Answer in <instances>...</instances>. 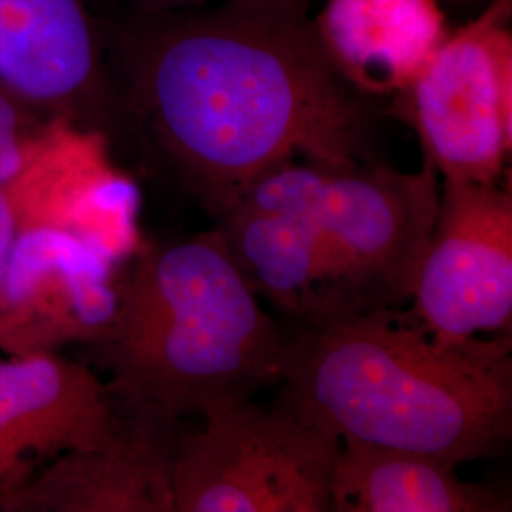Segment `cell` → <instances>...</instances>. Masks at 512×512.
<instances>
[{"instance_id":"obj_1","label":"cell","mask_w":512,"mask_h":512,"mask_svg":"<svg viewBox=\"0 0 512 512\" xmlns=\"http://www.w3.org/2000/svg\"><path fill=\"white\" fill-rule=\"evenodd\" d=\"M129 16L114 38L129 103L211 215L277 165L376 162L374 101L332 67L310 10L219 2Z\"/></svg>"},{"instance_id":"obj_17","label":"cell","mask_w":512,"mask_h":512,"mask_svg":"<svg viewBox=\"0 0 512 512\" xmlns=\"http://www.w3.org/2000/svg\"><path fill=\"white\" fill-rule=\"evenodd\" d=\"M19 234L18 207L8 183L0 184V283Z\"/></svg>"},{"instance_id":"obj_11","label":"cell","mask_w":512,"mask_h":512,"mask_svg":"<svg viewBox=\"0 0 512 512\" xmlns=\"http://www.w3.org/2000/svg\"><path fill=\"white\" fill-rule=\"evenodd\" d=\"M128 414L105 444L67 452L6 490L0 509L175 512L171 465L181 435L175 429L179 423L131 408Z\"/></svg>"},{"instance_id":"obj_6","label":"cell","mask_w":512,"mask_h":512,"mask_svg":"<svg viewBox=\"0 0 512 512\" xmlns=\"http://www.w3.org/2000/svg\"><path fill=\"white\" fill-rule=\"evenodd\" d=\"M391 101L442 181L501 183L512 147V0H490Z\"/></svg>"},{"instance_id":"obj_2","label":"cell","mask_w":512,"mask_h":512,"mask_svg":"<svg viewBox=\"0 0 512 512\" xmlns=\"http://www.w3.org/2000/svg\"><path fill=\"white\" fill-rule=\"evenodd\" d=\"M277 385V404L338 440L456 465L511 442V338L440 342L401 310L300 325Z\"/></svg>"},{"instance_id":"obj_15","label":"cell","mask_w":512,"mask_h":512,"mask_svg":"<svg viewBox=\"0 0 512 512\" xmlns=\"http://www.w3.org/2000/svg\"><path fill=\"white\" fill-rule=\"evenodd\" d=\"M27 103L0 88V184L16 177L35 154L46 124L29 118Z\"/></svg>"},{"instance_id":"obj_13","label":"cell","mask_w":512,"mask_h":512,"mask_svg":"<svg viewBox=\"0 0 512 512\" xmlns=\"http://www.w3.org/2000/svg\"><path fill=\"white\" fill-rule=\"evenodd\" d=\"M311 25L332 67L370 101L406 90L450 33L440 0H323Z\"/></svg>"},{"instance_id":"obj_14","label":"cell","mask_w":512,"mask_h":512,"mask_svg":"<svg viewBox=\"0 0 512 512\" xmlns=\"http://www.w3.org/2000/svg\"><path fill=\"white\" fill-rule=\"evenodd\" d=\"M456 463L340 440L332 465L329 512H503L509 499L459 478Z\"/></svg>"},{"instance_id":"obj_5","label":"cell","mask_w":512,"mask_h":512,"mask_svg":"<svg viewBox=\"0 0 512 512\" xmlns=\"http://www.w3.org/2000/svg\"><path fill=\"white\" fill-rule=\"evenodd\" d=\"M202 420L175 444V512H329L336 437L281 404L251 399Z\"/></svg>"},{"instance_id":"obj_4","label":"cell","mask_w":512,"mask_h":512,"mask_svg":"<svg viewBox=\"0 0 512 512\" xmlns=\"http://www.w3.org/2000/svg\"><path fill=\"white\" fill-rule=\"evenodd\" d=\"M319 255L315 323L372 311H399L412 300L439 211L437 171H397L378 162H289ZM313 325V323H311Z\"/></svg>"},{"instance_id":"obj_9","label":"cell","mask_w":512,"mask_h":512,"mask_svg":"<svg viewBox=\"0 0 512 512\" xmlns=\"http://www.w3.org/2000/svg\"><path fill=\"white\" fill-rule=\"evenodd\" d=\"M118 268L65 230H19L0 283V349L14 357L92 344L116 311Z\"/></svg>"},{"instance_id":"obj_8","label":"cell","mask_w":512,"mask_h":512,"mask_svg":"<svg viewBox=\"0 0 512 512\" xmlns=\"http://www.w3.org/2000/svg\"><path fill=\"white\" fill-rule=\"evenodd\" d=\"M6 183L19 230H65L116 266L145 247L139 186L114 164L107 137L95 126L52 116L31 160Z\"/></svg>"},{"instance_id":"obj_18","label":"cell","mask_w":512,"mask_h":512,"mask_svg":"<svg viewBox=\"0 0 512 512\" xmlns=\"http://www.w3.org/2000/svg\"><path fill=\"white\" fill-rule=\"evenodd\" d=\"M446 8L450 6V8H456V10H480L486 2H490V0H440Z\"/></svg>"},{"instance_id":"obj_12","label":"cell","mask_w":512,"mask_h":512,"mask_svg":"<svg viewBox=\"0 0 512 512\" xmlns=\"http://www.w3.org/2000/svg\"><path fill=\"white\" fill-rule=\"evenodd\" d=\"M0 88L54 116H92L107 88L84 0H0Z\"/></svg>"},{"instance_id":"obj_10","label":"cell","mask_w":512,"mask_h":512,"mask_svg":"<svg viewBox=\"0 0 512 512\" xmlns=\"http://www.w3.org/2000/svg\"><path fill=\"white\" fill-rule=\"evenodd\" d=\"M120 401L88 366L55 351L0 363V492L38 465L105 444L122 421Z\"/></svg>"},{"instance_id":"obj_3","label":"cell","mask_w":512,"mask_h":512,"mask_svg":"<svg viewBox=\"0 0 512 512\" xmlns=\"http://www.w3.org/2000/svg\"><path fill=\"white\" fill-rule=\"evenodd\" d=\"M116 289L112 321L88 348L131 410L179 423L279 384L289 336L219 226L145 245L118 268Z\"/></svg>"},{"instance_id":"obj_16","label":"cell","mask_w":512,"mask_h":512,"mask_svg":"<svg viewBox=\"0 0 512 512\" xmlns=\"http://www.w3.org/2000/svg\"><path fill=\"white\" fill-rule=\"evenodd\" d=\"M129 10V14H160V12H173L184 8H198L207 4L219 2H247V4H283V6H296L310 10L315 0H118Z\"/></svg>"},{"instance_id":"obj_7","label":"cell","mask_w":512,"mask_h":512,"mask_svg":"<svg viewBox=\"0 0 512 512\" xmlns=\"http://www.w3.org/2000/svg\"><path fill=\"white\" fill-rule=\"evenodd\" d=\"M410 302L406 313L440 342L511 327L509 186L440 183L435 228Z\"/></svg>"}]
</instances>
